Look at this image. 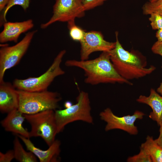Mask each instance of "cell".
Here are the masks:
<instances>
[{
	"mask_svg": "<svg viewBox=\"0 0 162 162\" xmlns=\"http://www.w3.org/2000/svg\"><path fill=\"white\" fill-rule=\"evenodd\" d=\"M68 67L82 70L85 77V82L92 85L101 83H132L122 77L115 70L110 58L109 52H103L97 58L91 60H68L65 63Z\"/></svg>",
	"mask_w": 162,
	"mask_h": 162,
	"instance_id": "1",
	"label": "cell"
},
{
	"mask_svg": "<svg viewBox=\"0 0 162 162\" xmlns=\"http://www.w3.org/2000/svg\"><path fill=\"white\" fill-rule=\"evenodd\" d=\"M115 35V46L109 52L111 61L119 75L129 81L144 77L155 69L153 65L147 67L144 58L125 50L118 40V32H116Z\"/></svg>",
	"mask_w": 162,
	"mask_h": 162,
	"instance_id": "2",
	"label": "cell"
},
{
	"mask_svg": "<svg viewBox=\"0 0 162 162\" xmlns=\"http://www.w3.org/2000/svg\"><path fill=\"white\" fill-rule=\"evenodd\" d=\"M19 98L18 109L23 114H32L48 110H55L62 100L58 93L48 91L27 92L17 90Z\"/></svg>",
	"mask_w": 162,
	"mask_h": 162,
	"instance_id": "3",
	"label": "cell"
},
{
	"mask_svg": "<svg viewBox=\"0 0 162 162\" xmlns=\"http://www.w3.org/2000/svg\"><path fill=\"white\" fill-rule=\"evenodd\" d=\"M76 101L75 104L70 107L55 110L58 134L62 132L68 124L75 121H80L93 124L88 93L82 91L80 92L76 98Z\"/></svg>",
	"mask_w": 162,
	"mask_h": 162,
	"instance_id": "4",
	"label": "cell"
},
{
	"mask_svg": "<svg viewBox=\"0 0 162 162\" xmlns=\"http://www.w3.org/2000/svg\"><path fill=\"white\" fill-rule=\"evenodd\" d=\"M66 52L65 50L59 52L51 65L43 74L37 77H30L25 79H15L13 85L17 90L27 92H40L47 90V88L57 77L63 75L64 71L61 64Z\"/></svg>",
	"mask_w": 162,
	"mask_h": 162,
	"instance_id": "5",
	"label": "cell"
},
{
	"mask_svg": "<svg viewBox=\"0 0 162 162\" xmlns=\"http://www.w3.org/2000/svg\"><path fill=\"white\" fill-rule=\"evenodd\" d=\"M23 115L31 126L30 137H40L49 146H51L58 134L55 110H48Z\"/></svg>",
	"mask_w": 162,
	"mask_h": 162,
	"instance_id": "6",
	"label": "cell"
},
{
	"mask_svg": "<svg viewBox=\"0 0 162 162\" xmlns=\"http://www.w3.org/2000/svg\"><path fill=\"white\" fill-rule=\"evenodd\" d=\"M37 30L27 33L16 44L2 46L0 49V83L4 82L6 71L17 64L26 52Z\"/></svg>",
	"mask_w": 162,
	"mask_h": 162,
	"instance_id": "7",
	"label": "cell"
},
{
	"mask_svg": "<svg viewBox=\"0 0 162 162\" xmlns=\"http://www.w3.org/2000/svg\"><path fill=\"white\" fill-rule=\"evenodd\" d=\"M85 11L80 0H56L52 16L47 22L42 24L40 28L45 29L56 22L75 20L83 17Z\"/></svg>",
	"mask_w": 162,
	"mask_h": 162,
	"instance_id": "8",
	"label": "cell"
},
{
	"mask_svg": "<svg viewBox=\"0 0 162 162\" xmlns=\"http://www.w3.org/2000/svg\"><path fill=\"white\" fill-rule=\"evenodd\" d=\"M145 115L142 112L136 110L132 115L119 117L115 115L110 108H107L100 112L99 116L102 120L106 123V131L120 129L130 135H136L138 131L134 122L137 119H142Z\"/></svg>",
	"mask_w": 162,
	"mask_h": 162,
	"instance_id": "9",
	"label": "cell"
},
{
	"mask_svg": "<svg viewBox=\"0 0 162 162\" xmlns=\"http://www.w3.org/2000/svg\"><path fill=\"white\" fill-rule=\"evenodd\" d=\"M80 44V60L88 59L90 55L97 52H109L115 46L116 42L105 40L102 34L94 31L85 32Z\"/></svg>",
	"mask_w": 162,
	"mask_h": 162,
	"instance_id": "10",
	"label": "cell"
},
{
	"mask_svg": "<svg viewBox=\"0 0 162 162\" xmlns=\"http://www.w3.org/2000/svg\"><path fill=\"white\" fill-rule=\"evenodd\" d=\"M24 142L27 149L32 152L40 162H58L61 160V142L56 140L46 150H44L36 147L30 140L20 135H16Z\"/></svg>",
	"mask_w": 162,
	"mask_h": 162,
	"instance_id": "11",
	"label": "cell"
},
{
	"mask_svg": "<svg viewBox=\"0 0 162 162\" xmlns=\"http://www.w3.org/2000/svg\"><path fill=\"white\" fill-rule=\"evenodd\" d=\"M3 29L0 33V42L9 41L17 42L20 35L32 28L34 26L31 19L21 22H6L4 23Z\"/></svg>",
	"mask_w": 162,
	"mask_h": 162,
	"instance_id": "12",
	"label": "cell"
},
{
	"mask_svg": "<svg viewBox=\"0 0 162 162\" xmlns=\"http://www.w3.org/2000/svg\"><path fill=\"white\" fill-rule=\"evenodd\" d=\"M0 111L3 113H8L18 109L19 98L17 90L13 84L3 82L0 83Z\"/></svg>",
	"mask_w": 162,
	"mask_h": 162,
	"instance_id": "13",
	"label": "cell"
},
{
	"mask_svg": "<svg viewBox=\"0 0 162 162\" xmlns=\"http://www.w3.org/2000/svg\"><path fill=\"white\" fill-rule=\"evenodd\" d=\"M25 119L23 114L16 109L8 113L7 116L1 122V124L6 131L29 138V132L22 126Z\"/></svg>",
	"mask_w": 162,
	"mask_h": 162,
	"instance_id": "14",
	"label": "cell"
},
{
	"mask_svg": "<svg viewBox=\"0 0 162 162\" xmlns=\"http://www.w3.org/2000/svg\"><path fill=\"white\" fill-rule=\"evenodd\" d=\"M136 101L149 106L152 111L150 113L149 117L156 122L158 126L162 125V96L152 88L148 96L140 95Z\"/></svg>",
	"mask_w": 162,
	"mask_h": 162,
	"instance_id": "15",
	"label": "cell"
},
{
	"mask_svg": "<svg viewBox=\"0 0 162 162\" xmlns=\"http://www.w3.org/2000/svg\"><path fill=\"white\" fill-rule=\"evenodd\" d=\"M140 146L149 154L152 162H162V148L156 142L153 137L148 136L146 141Z\"/></svg>",
	"mask_w": 162,
	"mask_h": 162,
	"instance_id": "16",
	"label": "cell"
},
{
	"mask_svg": "<svg viewBox=\"0 0 162 162\" xmlns=\"http://www.w3.org/2000/svg\"><path fill=\"white\" fill-rule=\"evenodd\" d=\"M17 136L14 140L15 159L20 162H36V157L31 152H26L24 148Z\"/></svg>",
	"mask_w": 162,
	"mask_h": 162,
	"instance_id": "17",
	"label": "cell"
},
{
	"mask_svg": "<svg viewBox=\"0 0 162 162\" xmlns=\"http://www.w3.org/2000/svg\"><path fill=\"white\" fill-rule=\"evenodd\" d=\"M69 34L71 38L74 41L80 42L83 39L86 32L76 25L75 20L68 22Z\"/></svg>",
	"mask_w": 162,
	"mask_h": 162,
	"instance_id": "18",
	"label": "cell"
},
{
	"mask_svg": "<svg viewBox=\"0 0 162 162\" xmlns=\"http://www.w3.org/2000/svg\"><path fill=\"white\" fill-rule=\"evenodd\" d=\"M142 9L143 13L146 15H150L154 13L162 14V0L147 2L143 5Z\"/></svg>",
	"mask_w": 162,
	"mask_h": 162,
	"instance_id": "19",
	"label": "cell"
},
{
	"mask_svg": "<svg viewBox=\"0 0 162 162\" xmlns=\"http://www.w3.org/2000/svg\"><path fill=\"white\" fill-rule=\"evenodd\" d=\"M30 0H10L3 10L1 19L7 22L6 16L9 10L15 5L21 6L24 10H26L29 7Z\"/></svg>",
	"mask_w": 162,
	"mask_h": 162,
	"instance_id": "20",
	"label": "cell"
},
{
	"mask_svg": "<svg viewBox=\"0 0 162 162\" xmlns=\"http://www.w3.org/2000/svg\"><path fill=\"white\" fill-rule=\"evenodd\" d=\"M140 152L137 154L129 157L127 161L128 162H152V158L147 151L140 146Z\"/></svg>",
	"mask_w": 162,
	"mask_h": 162,
	"instance_id": "21",
	"label": "cell"
},
{
	"mask_svg": "<svg viewBox=\"0 0 162 162\" xmlns=\"http://www.w3.org/2000/svg\"><path fill=\"white\" fill-rule=\"evenodd\" d=\"M150 15L149 20L152 28L157 30L162 29V14L154 13Z\"/></svg>",
	"mask_w": 162,
	"mask_h": 162,
	"instance_id": "22",
	"label": "cell"
},
{
	"mask_svg": "<svg viewBox=\"0 0 162 162\" xmlns=\"http://www.w3.org/2000/svg\"><path fill=\"white\" fill-rule=\"evenodd\" d=\"M85 11L102 5L107 0H80Z\"/></svg>",
	"mask_w": 162,
	"mask_h": 162,
	"instance_id": "23",
	"label": "cell"
},
{
	"mask_svg": "<svg viewBox=\"0 0 162 162\" xmlns=\"http://www.w3.org/2000/svg\"><path fill=\"white\" fill-rule=\"evenodd\" d=\"M15 159L13 150H10L4 153L0 152V162H10Z\"/></svg>",
	"mask_w": 162,
	"mask_h": 162,
	"instance_id": "24",
	"label": "cell"
},
{
	"mask_svg": "<svg viewBox=\"0 0 162 162\" xmlns=\"http://www.w3.org/2000/svg\"><path fill=\"white\" fill-rule=\"evenodd\" d=\"M151 50L153 53L162 57V42H156L152 46Z\"/></svg>",
	"mask_w": 162,
	"mask_h": 162,
	"instance_id": "25",
	"label": "cell"
},
{
	"mask_svg": "<svg viewBox=\"0 0 162 162\" xmlns=\"http://www.w3.org/2000/svg\"><path fill=\"white\" fill-rule=\"evenodd\" d=\"M160 126L159 136L158 138L154 140L162 148V125Z\"/></svg>",
	"mask_w": 162,
	"mask_h": 162,
	"instance_id": "26",
	"label": "cell"
},
{
	"mask_svg": "<svg viewBox=\"0 0 162 162\" xmlns=\"http://www.w3.org/2000/svg\"><path fill=\"white\" fill-rule=\"evenodd\" d=\"M10 0H0V11H2L4 9Z\"/></svg>",
	"mask_w": 162,
	"mask_h": 162,
	"instance_id": "27",
	"label": "cell"
},
{
	"mask_svg": "<svg viewBox=\"0 0 162 162\" xmlns=\"http://www.w3.org/2000/svg\"><path fill=\"white\" fill-rule=\"evenodd\" d=\"M156 37L158 41L162 42V29L157 30L156 33Z\"/></svg>",
	"mask_w": 162,
	"mask_h": 162,
	"instance_id": "28",
	"label": "cell"
},
{
	"mask_svg": "<svg viewBox=\"0 0 162 162\" xmlns=\"http://www.w3.org/2000/svg\"><path fill=\"white\" fill-rule=\"evenodd\" d=\"M72 103L70 101H66L64 104V106L65 108L70 107L73 105Z\"/></svg>",
	"mask_w": 162,
	"mask_h": 162,
	"instance_id": "29",
	"label": "cell"
},
{
	"mask_svg": "<svg viewBox=\"0 0 162 162\" xmlns=\"http://www.w3.org/2000/svg\"><path fill=\"white\" fill-rule=\"evenodd\" d=\"M158 93H159L162 96V81L160 83V85L157 90Z\"/></svg>",
	"mask_w": 162,
	"mask_h": 162,
	"instance_id": "30",
	"label": "cell"
},
{
	"mask_svg": "<svg viewBox=\"0 0 162 162\" xmlns=\"http://www.w3.org/2000/svg\"><path fill=\"white\" fill-rule=\"evenodd\" d=\"M149 0V2H154V1H155L157 0Z\"/></svg>",
	"mask_w": 162,
	"mask_h": 162,
	"instance_id": "31",
	"label": "cell"
},
{
	"mask_svg": "<svg viewBox=\"0 0 162 162\" xmlns=\"http://www.w3.org/2000/svg\"><path fill=\"white\" fill-rule=\"evenodd\" d=\"M161 68H162V66H161Z\"/></svg>",
	"mask_w": 162,
	"mask_h": 162,
	"instance_id": "32",
	"label": "cell"
}]
</instances>
